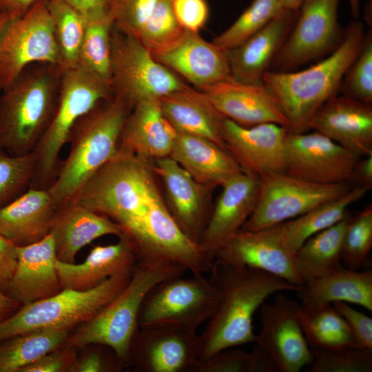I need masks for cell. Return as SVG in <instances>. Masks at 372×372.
Instances as JSON below:
<instances>
[{
    "instance_id": "cell-19",
    "label": "cell",
    "mask_w": 372,
    "mask_h": 372,
    "mask_svg": "<svg viewBox=\"0 0 372 372\" xmlns=\"http://www.w3.org/2000/svg\"><path fill=\"white\" fill-rule=\"evenodd\" d=\"M225 118L244 127L272 123L287 127L278 100L263 83H246L229 78L199 90Z\"/></svg>"
},
{
    "instance_id": "cell-23",
    "label": "cell",
    "mask_w": 372,
    "mask_h": 372,
    "mask_svg": "<svg viewBox=\"0 0 372 372\" xmlns=\"http://www.w3.org/2000/svg\"><path fill=\"white\" fill-rule=\"evenodd\" d=\"M17 262L6 293L21 304L50 297L63 290L55 266L57 260L52 236L17 247Z\"/></svg>"
},
{
    "instance_id": "cell-1",
    "label": "cell",
    "mask_w": 372,
    "mask_h": 372,
    "mask_svg": "<svg viewBox=\"0 0 372 372\" xmlns=\"http://www.w3.org/2000/svg\"><path fill=\"white\" fill-rule=\"evenodd\" d=\"M152 161L119 149L82 187L74 200L117 224L138 260L167 261L192 273L208 258L180 229L163 198Z\"/></svg>"
},
{
    "instance_id": "cell-59",
    "label": "cell",
    "mask_w": 372,
    "mask_h": 372,
    "mask_svg": "<svg viewBox=\"0 0 372 372\" xmlns=\"http://www.w3.org/2000/svg\"><path fill=\"white\" fill-rule=\"evenodd\" d=\"M1 8H0V13H1Z\"/></svg>"
},
{
    "instance_id": "cell-29",
    "label": "cell",
    "mask_w": 372,
    "mask_h": 372,
    "mask_svg": "<svg viewBox=\"0 0 372 372\" xmlns=\"http://www.w3.org/2000/svg\"><path fill=\"white\" fill-rule=\"evenodd\" d=\"M176 132L165 118L158 99L135 105L127 116L119 149L152 161L169 156Z\"/></svg>"
},
{
    "instance_id": "cell-7",
    "label": "cell",
    "mask_w": 372,
    "mask_h": 372,
    "mask_svg": "<svg viewBox=\"0 0 372 372\" xmlns=\"http://www.w3.org/2000/svg\"><path fill=\"white\" fill-rule=\"evenodd\" d=\"M113 95L104 79L80 65L63 72L53 114L33 151L35 168L30 187H50L60 169L61 152L74 123L99 102Z\"/></svg>"
},
{
    "instance_id": "cell-48",
    "label": "cell",
    "mask_w": 372,
    "mask_h": 372,
    "mask_svg": "<svg viewBox=\"0 0 372 372\" xmlns=\"http://www.w3.org/2000/svg\"><path fill=\"white\" fill-rule=\"evenodd\" d=\"M345 320L360 349H372V318L344 302L331 303Z\"/></svg>"
},
{
    "instance_id": "cell-47",
    "label": "cell",
    "mask_w": 372,
    "mask_h": 372,
    "mask_svg": "<svg viewBox=\"0 0 372 372\" xmlns=\"http://www.w3.org/2000/svg\"><path fill=\"white\" fill-rule=\"evenodd\" d=\"M172 7L178 23L187 32L198 33L208 20L206 0H173Z\"/></svg>"
},
{
    "instance_id": "cell-24",
    "label": "cell",
    "mask_w": 372,
    "mask_h": 372,
    "mask_svg": "<svg viewBox=\"0 0 372 372\" xmlns=\"http://www.w3.org/2000/svg\"><path fill=\"white\" fill-rule=\"evenodd\" d=\"M138 262L134 245L125 236L117 242L96 245L79 264L56 260L55 266L63 289L86 291L114 276L132 272Z\"/></svg>"
},
{
    "instance_id": "cell-20",
    "label": "cell",
    "mask_w": 372,
    "mask_h": 372,
    "mask_svg": "<svg viewBox=\"0 0 372 372\" xmlns=\"http://www.w3.org/2000/svg\"><path fill=\"white\" fill-rule=\"evenodd\" d=\"M199 245L214 259L254 211L259 191L258 176L242 171L222 186Z\"/></svg>"
},
{
    "instance_id": "cell-28",
    "label": "cell",
    "mask_w": 372,
    "mask_h": 372,
    "mask_svg": "<svg viewBox=\"0 0 372 372\" xmlns=\"http://www.w3.org/2000/svg\"><path fill=\"white\" fill-rule=\"evenodd\" d=\"M57 207L48 189L29 187L0 208V235L17 247L37 242L50 233Z\"/></svg>"
},
{
    "instance_id": "cell-3",
    "label": "cell",
    "mask_w": 372,
    "mask_h": 372,
    "mask_svg": "<svg viewBox=\"0 0 372 372\" xmlns=\"http://www.w3.org/2000/svg\"><path fill=\"white\" fill-rule=\"evenodd\" d=\"M364 34L363 23L354 20L336 49L318 63L302 70H269L264 74L262 83L281 106L289 132H307L316 112L338 94L346 72L360 50Z\"/></svg>"
},
{
    "instance_id": "cell-58",
    "label": "cell",
    "mask_w": 372,
    "mask_h": 372,
    "mask_svg": "<svg viewBox=\"0 0 372 372\" xmlns=\"http://www.w3.org/2000/svg\"><path fill=\"white\" fill-rule=\"evenodd\" d=\"M352 16L357 19L360 14V0H349Z\"/></svg>"
},
{
    "instance_id": "cell-4",
    "label": "cell",
    "mask_w": 372,
    "mask_h": 372,
    "mask_svg": "<svg viewBox=\"0 0 372 372\" xmlns=\"http://www.w3.org/2000/svg\"><path fill=\"white\" fill-rule=\"evenodd\" d=\"M131 110L113 95L99 102L74 123L67 142L68 154L61 161L56 178L48 189L58 205L72 200L117 154L123 126Z\"/></svg>"
},
{
    "instance_id": "cell-35",
    "label": "cell",
    "mask_w": 372,
    "mask_h": 372,
    "mask_svg": "<svg viewBox=\"0 0 372 372\" xmlns=\"http://www.w3.org/2000/svg\"><path fill=\"white\" fill-rule=\"evenodd\" d=\"M70 329L48 328L21 333L0 345V372H21L45 354L59 349Z\"/></svg>"
},
{
    "instance_id": "cell-18",
    "label": "cell",
    "mask_w": 372,
    "mask_h": 372,
    "mask_svg": "<svg viewBox=\"0 0 372 372\" xmlns=\"http://www.w3.org/2000/svg\"><path fill=\"white\" fill-rule=\"evenodd\" d=\"M154 170L163 182L167 205L182 231L199 245L211 210V189L197 182L169 156L156 160Z\"/></svg>"
},
{
    "instance_id": "cell-17",
    "label": "cell",
    "mask_w": 372,
    "mask_h": 372,
    "mask_svg": "<svg viewBox=\"0 0 372 372\" xmlns=\"http://www.w3.org/2000/svg\"><path fill=\"white\" fill-rule=\"evenodd\" d=\"M287 127L272 123L241 126L224 118L222 136L227 151L242 169L258 177L285 172Z\"/></svg>"
},
{
    "instance_id": "cell-22",
    "label": "cell",
    "mask_w": 372,
    "mask_h": 372,
    "mask_svg": "<svg viewBox=\"0 0 372 372\" xmlns=\"http://www.w3.org/2000/svg\"><path fill=\"white\" fill-rule=\"evenodd\" d=\"M309 130L360 157L372 154V104L338 94L313 115Z\"/></svg>"
},
{
    "instance_id": "cell-27",
    "label": "cell",
    "mask_w": 372,
    "mask_h": 372,
    "mask_svg": "<svg viewBox=\"0 0 372 372\" xmlns=\"http://www.w3.org/2000/svg\"><path fill=\"white\" fill-rule=\"evenodd\" d=\"M59 260L74 263L78 252L107 235H123L122 229L107 217L74 200L58 205L50 233Z\"/></svg>"
},
{
    "instance_id": "cell-15",
    "label": "cell",
    "mask_w": 372,
    "mask_h": 372,
    "mask_svg": "<svg viewBox=\"0 0 372 372\" xmlns=\"http://www.w3.org/2000/svg\"><path fill=\"white\" fill-rule=\"evenodd\" d=\"M282 292L260 307L261 328L254 343L269 354L278 371L299 372L311 364V349L300 322V304Z\"/></svg>"
},
{
    "instance_id": "cell-56",
    "label": "cell",
    "mask_w": 372,
    "mask_h": 372,
    "mask_svg": "<svg viewBox=\"0 0 372 372\" xmlns=\"http://www.w3.org/2000/svg\"><path fill=\"white\" fill-rule=\"evenodd\" d=\"M284 10L298 12L304 0H278Z\"/></svg>"
},
{
    "instance_id": "cell-38",
    "label": "cell",
    "mask_w": 372,
    "mask_h": 372,
    "mask_svg": "<svg viewBox=\"0 0 372 372\" xmlns=\"http://www.w3.org/2000/svg\"><path fill=\"white\" fill-rule=\"evenodd\" d=\"M86 19L79 63L104 79L111 87L112 31L110 14Z\"/></svg>"
},
{
    "instance_id": "cell-49",
    "label": "cell",
    "mask_w": 372,
    "mask_h": 372,
    "mask_svg": "<svg viewBox=\"0 0 372 372\" xmlns=\"http://www.w3.org/2000/svg\"><path fill=\"white\" fill-rule=\"evenodd\" d=\"M59 349L45 354L22 369L21 372L70 371L72 364L76 360L74 349L68 347H66L64 349L60 350Z\"/></svg>"
},
{
    "instance_id": "cell-10",
    "label": "cell",
    "mask_w": 372,
    "mask_h": 372,
    "mask_svg": "<svg viewBox=\"0 0 372 372\" xmlns=\"http://www.w3.org/2000/svg\"><path fill=\"white\" fill-rule=\"evenodd\" d=\"M258 178L257 202L241 228L243 230H260L295 218L342 196L353 187L349 183H312L286 172L267 174Z\"/></svg>"
},
{
    "instance_id": "cell-42",
    "label": "cell",
    "mask_w": 372,
    "mask_h": 372,
    "mask_svg": "<svg viewBox=\"0 0 372 372\" xmlns=\"http://www.w3.org/2000/svg\"><path fill=\"white\" fill-rule=\"evenodd\" d=\"M312 361L307 366L309 372H371L372 349L345 348L311 349Z\"/></svg>"
},
{
    "instance_id": "cell-9",
    "label": "cell",
    "mask_w": 372,
    "mask_h": 372,
    "mask_svg": "<svg viewBox=\"0 0 372 372\" xmlns=\"http://www.w3.org/2000/svg\"><path fill=\"white\" fill-rule=\"evenodd\" d=\"M111 87L113 94L132 109L137 103L161 97L187 84L156 61L136 38L113 28Z\"/></svg>"
},
{
    "instance_id": "cell-32",
    "label": "cell",
    "mask_w": 372,
    "mask_h": 372,
    "mask_svg": "<svg viewBox=\"0 0 372 372\" xmlns=\"http://www.w3.org/2000/svg\"><path fill=\"white\" fill-rule=\"evenodd\" d=\"M304 309L334 302L360 305L372 311V271H358L343 266L302 285L296 291Z\"/></svg>"
},
{
    "instance_id": "cell-16",
    "label": "cell",
    "mask_w": 372,
    "mask_h": 372,
    "mask_svg": "<svg viewBox=\"0 0 372 372\" xmlns=\"http://www.w3.org/2000/svg\"><path fill=\"white\" fill-rule=\"evenodd\" d=\"M198 360L196 329L155 324L139 328L130 363L140 372H194Z\"/></svg>"
},
{
    "instance_id": "cell-5",
    "label": "cell",
    "mask_w": 372,
    "mask_h": 372,
    "mask_svg": "<svg viewBox=\"0 0 372 372\" xmlns=\"http://www.w3.org/2000/svg\"><path fill=\"white\" fill-rule=\"evenodd\" d=\"M63 72L33 63L0 92V149L14 156L33 152L53 114Z\"/></svg>"
},
{
    "instance_id": "cell-54",
    "label": "cell",
    "mask_w": 372,
    "mask_h": 372,
    "mask_svg": "<svg viewBox=\"0 0 372 372\" xmlns=\"http://www.w3.org/2000/svg\"><path fill=\"white\" fill-rule=\"evenodd\" d=\"M39 0H0L1 12L11 19L23 16L34 4Z\"/></svg>"
},
{
    "instance_id": "cell-2",
    "label": "cell",
    "mask_w": 372,
    "mask_h": 372,
    "mask_svg": "<svg viewBox=\"0 0 372 372\" xmlns=\"http://www.w3.org/2000/svg\"><path fill=\"white\" fill-rule=\"evenodd\" d=\"M208 278L219 293L218 307L199 335V360L254 342L253 320L271 295L300 287L266 271L215 258Z\"/></svg>"
},
{
    "instance_id": "cell-40",
    "label": "cell",
    "mask_w": 372,
    "mask_h": 372,
    "mask_svg": "<svg viewBox=\"0 0 372 372\" xmlns=\"http://www.w3.org/2000/svg\"><path fill=\"white\" fill-rule=\"evenodd\" d=\"M172 4L173 0H161L137 39L153 56L176 46L187 32L178 23Z\"/></svg>"
},
{
    "instance_id": "cell-34",
    "label": "cell",
    "mask_w": 372,
    "mask_h": 372,
    "mask_svg": "<svg viewBox=\"0 0 372 372\" xmlns=\"http://www.w3.org/2000/svg\"><path fill=\"white\" fill-rule=\"evenodd\" d=\"M351 215L309 238L296 251L293 264L303 285L342 267L344 231Z\"/></svg>"
},
{
    "instance_id": "cell-44",
    "label": "cell",
    "mask_w": 372,
    "mask_h": 372,
    "mask_svg": "<svg viewBox=\"0 0 372 372\" xmlns=\"http://www.w3.org/2000/svg\"><path fill=\"white\" fill-rule=\"evenodd\" d=\"M340 90L343 95L372 104V34H364L360 50L346 72Z\"/></svg>"
},
{
    "instance_id": "cell-43",
    "label": "cell",
    "mask_w": 372,
    "mask_h": 372,
    "mask_svg": "<svg viewBox=\"0 0 372 372\" xmlns=\"http://www.w3.org/2000/svg\"><path fill=\"white\" fill-rule=\"evenodd\" d=\"M372 247V205H368L346 227L342 248V260L352 269H358L368 257Z\"/></svg>"
},
{
    "instance_id": "cell-31",
    "label": "cell",
    "mask_w": 372,
    "mask_h": 372,
    "mask_svg": "<svg viewBox=\"0 0 372 372\" xmlns=\"http://www.w3.org/2000/svg\"><path fill=\"white\" fill-rule=\"evenodd\" d=\"M169 157L211 189L243 171L227 149L192 134L176 132Z\"/></svg>"
},
{
    "instance_id": "cell-30",
    "label": "cell",
    "mask_w": 372,
    "mask_h": 372,
    "mask_svg": "<svg viewBox=\"0 0 372 372\" xmlns=\"http://www.w3.org/2000/svg\"><path fill=\"white\" fill-rule=\"evenodd\" d=\"M158 101L165 118L177 133L203 137L225 149L222 136L225 117L203 92L186 85Z\"/></svg>"
},
{
    "instance_id": "cell-39",
    "label": "cell",
    "mask_w": 372,
    "mask_h": 372,
    "mask_svg": "<svg viewBox=\"0 0 372 372\" xmlns=\"http://www.w3.org/2000/svg\"><path fill=\"white\" fill-rule=\"evenodd\" d=\"M283 10L278 0H253L235 22L211 42L225 50L233 48L262 29Z\"/></svg>"
},
{
    "instance_id": "cell-21",
    "label": "cell",
    "mask_w": 372,
    "mask_h": 372,
    "mask_svg": "<svg viewBox=\"0 0 372 372\" xmlns=\"http://www.w3.org/2000/svg\"><path fill=\"white\" fill-rule=\"evenodd\" d=\"M293 256L272 226L255 231L239 230L216 254L214 258L258 269L301 287Z\"/></svg>"
},
{
    "instance_id": "cell-45",
    "label": "cell",
    "mask_w": 372,
    "mask_h": 372,
    "mask_svg": "<svg viewBox=\"0 0 372 372\" xmlns=\"http://www.w3.org/2000/svg\"><path fill=\"white\" fill-rule=\"evenodd\" d=\"M161 0H112L110 14L114 28L138 39Z\"/></svg>"
},
{
    "instance_id": "cell-37",
    "label": "cell",
    "mask_w": 372,
    "mask_h": 372,
    "mask_svg": "<svg viewBox=\"0 0 372 372\" xmlns=\"http://www.w3.org/2000/svg\"><path fill=\"white\" fill-rule=\"evenodd\" d=\"M59 48L60 67L64 71L78 65L86 19L65 0H48Z\"/></svg>"
},
{
    "instance_id": "cell-50",
    "label": "cell",
    "mask_w": 372,
    "mask_h": 372,
    "mask_svg": "<svg viewBox=\"0 0 372 372\" xmlns=\"http://www.w3.org/2000/svg\"><path fill=\"white\" fill-rule=\"evenodd\" d=\"M17 247L0 235V291L6 293L17 266Z\"/></svg>"
},
{
    "instance_id": "cell-13",
    "label": "cell",
    "mask_w": 372,
    "mask_h": 372,
    "mask_svg": "<svg viewBox=\"0 0 372 372\" xmlns=\"http://www.w3.org/2000/svg\"><path fill=\"white\" fill-rule=\"evenodd\" d=\"M340 1L304 0L273 61L272 71H291L336 49L343 38L338 21Z\"/></svg>"
},
{
    "instance_id": "cell-36",
    "label": "cell",
    "mask_w": 372,
    "mask_h": 372,
    "mask_svg": "<svg viewBox=\"0 0 372 372\" xmlns=\"http://www.w3.org/2000/svg\"><path fill=\"white\" fill-rule=\"evenodd\" d=\"M298 317L311 349H360L348 324L331 304L313 309H304L300 304Z\"/></svg>"
},
{
    "instance_id": "cell-14",
    "label": "cell",
    "mask_w": 372,
    "mask_h": 372,
    "mask_svg": "<svg viewBox=\"0 0 372 372\" xmlns=\"http://www.w3.org/2000/svg\"><path fill=\"white\" fill-rule=\"evenodd\" d=\"M285 172L319 184L351 181L360 158L328 137L312 132H288L285 145Z\"/></svg>"
},
{
    "instance_id": "cell-8",
    "label": "cell",
    "mask_w": 372,
    "mask_h": 372,
    "mask_svg": "<svg viewBox=\"0 0 372 372\" xmlns=\"http://www.w3.org/2000/svg\"><path fill=\"white\" fill-rule=\"evenodd\" d=\"M133 271L110 277L89 290L63 289L50 297L22 305L0 321V342L42 329H70L89 321L125 288Z\"/></svg>"
},
{
    "instance_id": "cell-11",
    "label": "cell",
    "mask_w": 372,
    "mask_h": 372,
    "mask_svg": "<svg viewBox=\"0 0 372 372\" xmlns=\"http://www.w3.org/2000/svg\"><path fill=\"white\" fill-rule=\"evenodd\" d=\"M164 280L146 294L142 303L139 328L155 324L177 325L197 330L209 320L219 303V293L203 274Z\"/></svg>"
},
{
    "instance_id": "cell-26",
    "label": "cell",
    "mask_w": 372,
    "mask_h": 372,
    "mask_svg": "<svg viewBox=\"0 0 372 372\" xmlns=\"http://www.w3.org/2000/svg\"><path fill=\"white\" fill-rule=\"evenodd\" d=\"M153 56L198 90L231 77L226 50L198 33L187 32L176 46Z\"/></svg>"
},
{
    "instance_id": "cell-52",
    "label": "cell",
    "mask_w": 372,
    "mask_h": 372,
    "mask_svg": "<svg viewBox=\"0 0 372 372\" xmlns=\"http://www.w3.org/2000/svg\"><path fill=\"white\" fill-rule=\"evenodd\" d=\"M250 355L249 372L278 371L276 366L269 354L260 346L255 344Z\"/></svg>"
},
{
    "instance_id": "cell-53",
    "label": "cell",
    "mask_w": 372,
    "mask_h": 372,
    "mask_svg": "<svg viewBox=\"0 0 372 372\" xmlns=\"http://www.w3.org/2000/svg\"><path fill=\"white\" fill-rule=\"evenodd\" d=\"M358 159L353 168L351 180L359 186L372 187V154Z\"/></svg>"
},
{
    "instance_id": "cell-46",
    "label": "cell",
    "mask_w": 372,
    "mask_h": 372,
    "mask_svg": "<svg viewBox=\"0 0 372 372\" xmlns=\"http://www.w3.org/2000/svg\"><path fill=\"white\" fill-rule=\"evenodd\" d=\"M249 352L231 347L198 360L194 372H249Z\"/></svg>"
},
{
    "instance_id": "cell-25",
    "label": "cell",
    "mask_w": 372,
    "mask_h": 372,
    "mask_svg": "<svg viewBox=\"0 0 372 372\" xmlns=\"http://www.w3.org/2000/svg\"><path fill=\"white\" fill-rule=\"evenodd\" d=\"M298 12L284 10L241 44L226 50L231 78L246 83H261L284 43Z\"/></svg>"
},
{
    "instance_id": "cell-6",
    "label": "cell",
    "mask_w": 372,
    "mask_h": 372,
    "mask_svg": "<svg viewBox=\"0 0 372 372\" xmlns=\"http://www.w3.org/2000/svg\"><path fill=\"white\" fill-rule=\"evenodd\" d=\"M187 270L167 261L138 260L125 288L66 342L80 348L102 344L111 348L125 364L130 363L132 347L139 330L138 318L144 298L156 284L181 276Z\"/></svg>"
},
{
    "instance_id": "cell-51",
    "label": "cell",
    "mask_w": 372,
    "mask_h": 372,
    "mask_svg": "<svg viewBox=\"0 0 372 372\" xmlns=\"http://www.w3.org/2000/svg\"><path fill=\"white\" fill-rule=\"evenodd\" d=\"M85 19L110 14L112 0H65Z\"/></svg>"
},
{
    "instance_id": "cell-55",
    "label": "cell",
    "mask_w": 372,
    "mask_h": 372,
    "mask_svg": "<svg viewBox=\"0 0 372 372\" xmlns=\"http://www.w3.org/2000/svg\"><path fill=\"white\" fill-rule=\"evenodd\" d=\"M21 304L7 293L0 291V321L19 309Z\"/></svg>"
},
{
    "instance_id": "cell-41",
    "label": "cell",
    "mask_w": 372,
    "mask_h": 372,
    "mask_svg": "<svg viewBox=\"0 0 372 372\" xmlns=\"http://www.w3.org/2000/svg\"><path fill=\"white\" fill-rule=\"evenodd\" d=\"M34 168L33 152L14 156L0 149V208L30 187Z\"/></svg>"
},
{
    "instance_id": "cell-12",
    "label": "cell",
    "mask_w": 372,
    "mask_h": 372,
    "mask_svg": "<svg viewBox=\"0 0 372 372\" xmlns=\"http://www.w3.org/2000/svg\"><path fill=\"white\" fill-rule=\"evenodd\" d=\"M36 63H61L48 0L38 1L6 27L0 39V92Z\"/></svg>"
},
{
    "instance_id": "cell-33",
    "label": "cell",
    "mask_w": 372,
    "mask_h": 372,
    "mask_svg": "<svg viewBox=\"0 0 372 372\" xmlns=\"http://www.w3.org/2000/svg\"><path fill=\"white\" fill-rule=\"evenodd\" d=\"M369 190L364 186L352 187L342 196L273 227L294 255L309 238L345 218L349 214V207L363 198Z\"/></svg>"
},
{
    "instance_id": "cell-57",
    "label": "cell",
    "mask_w": 372,
    "mask_h": 372,
    "mask_svg": "<svg viewBox=\"0 0 372 372\" xmlns=\"http://www.w3.org/2000/svg\"><path fill=\"white\" fill-rule=\"evenodd\" d=\"M10 20L11 18L8 14L3 12L0 13V39Z\"/></svg>"
}]
</instances>
